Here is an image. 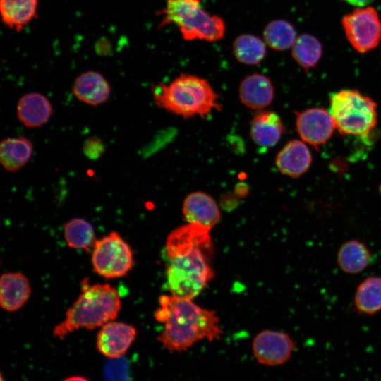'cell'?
Returning <instances> with one entry per match:
<instances>
[{
  "label": "cell",
  "mask_w": 381,
  "mask_h": 381,
  "mask_svg": "<svg viewBox=\"0 0 381 381\" xmlns=\"http://www.w3.org/2000/svg\"><path fill=\"white\" fill-rule=\"evenodd\" d=\"M343 1H346V3L352 6L363 7L372 3L374 0H343Z\"/></svg>",
  "instance_id": "obj_29"
},
{
  "label": "cell",
  "mask_w": 381,
  "mask_h": 381,
  "mask_svg": "<svg viewBox=\"0 0 381 381\" xmlns=\"http://www.w3.org/2000/svg\"><path fill=\"white\" fill-rule=\"evenodd\" d=\"M64 235L70 248L86 251L93 248L97 241L92 224L81 218H73L66 222L64 224Z\"/></svg>",
  "instance_id": "obj_24"
},
{
  "label": "cell",
  "mask_w": 381,
  "mask_h": 381,
  "mask_svg": "<svg viewBox=\"0 0 381 381\" xmlns=\"http://www.w3.org/2000/svg\"><path fill=\"white\" fill-rule=\"evenodd\" d=\"M182 212L188 223L200 224L210 229L214 226L221 217L216 201L202 191L190 193L185 198Z\"/></svg>",
  "instance_id": "obj_12"
},
{
  "label": "cell",
  "mask_w": 381,
  "mask_h": 381,
  "mask_svg": "<svg viewBox=\"0 0 381 381\" xmlns=\"http://www.w3.org/2000/svg\"><path fill=\"white\" fill-rule=\"evenodd\" d=\"M39 0H0L1 22L8 28L20 32L37 16Z\"/></svg>",
  "instance_id": "obj_19"
},
{
  "label": "cell",
  "mask_w": 381,
  "mask_h": 381,
  "mask_svg": "<svg viewBox=\"0 0 381 381\" xmlns=\"http://www.w3.org/2000/svg\"><path fill=\"white\" fill-rule=\"evenodd\" d=\"M73 92L80 101L96 107L107 102L111 94V87L100 73L87 71L75 78Z\"/></svg>",
  "instance_id": "obj_14"
},
{
  "label": "cell",
  "mask_w": 381,
  "mask_h": 381,
  "mask_svg": "<svg viewBox=\"0 0 381 381\" xmlns=\"http://www.w3.org/2000/svg\"><path fill=\"white\" fill-rule=\"evenodd\" d=\"M137 334L136 329L128 324L109 321L101 327L97 335V350L109 358L123 356Z\"/></svg>",
  "instance_id": "obj_11"
},
{
  "label": "cell",
  "mask_w": 381,
  "mask_h": 381,
  "mask_svg": "<svg viewBox=\"0 0 381 381\" xmlns=\"http://www.w3.org/2000/svg\"><path fill=\"white\" fill-rule=\"evenodd\" d=\"M296 38L295 28L284 20H272L263 31L265 44L276 51H284L292 47Z\"/></svg>",
  "instance_id": "obj_25"
},
{
  "label": "cell",
  "mask_w": 381,
  "mask_h": 381,
  "mask_svg": "<svg viewBox=\"0 0 381 381\" xmlns=\"http://www.w3.org/2000/svg\"><path fill=\"white\" fill-rule=\"evenodd\" d=\"M152 92L159 107L185 119L205 118L222 108L210 83L195 75L181 73L169 84H153Z\"/></svg>",
  "instance_id": "obj_4"
},
{
  "label": "cell",
  "mask_w": 381,
  "mask_h": 381,
  "mask_svg": "<svg viewBox=\"0 0 381 381\" xmlns=\"http://www.w3.org/2000/svg\"><path fill=\"white\" fill-rule=\"evenodd\" d=\"M380 381H381V380H380Z\"/></svg>",
  "instance_id": "obj_32"
},
{
  "label": "cell",
  "mask_w": 381,
  "mask_h": 381,
  "mask_svg": "<svg viewBox=\"0 0 381 381\" xmlns=\"http://www.w3.org/2000/svg\"><path fill=\"white\" fill-rule=\"evenodd\" d=\"M63 381H89V380L83 376H71V377L66 378Z\"/></svg>",
  "instance_id": "obj_30"
},
{
  "label": "cell",
  "mask_w": 381,
  "mask_h": 381,
  "mask_svg": "<svg viewBox=\"0 0 381 381\" xmlns=\"http://www.w3.org/2000/svg\"><path fill=\"white\" fill-rule=\"evenodd\" d=\"M31 294L28 279L20 272H6L0 280V303L8 312L20 309Z\"/></svg>",
  "instance_id": "obj_17"
},
{
  "label": "cell",
  "mask_w": 381,
  "mask_h": 381,
  "mask_svg": "<svg viewBox=\"0 0 381 381\" xmlns=\"http://www.w3.org/2000/svg\"><path fill=\"white\" fill-rule=\"evenodd\" d=\"M274 90L267 76L253 73L245 77L239 85V98L243 104L253 110H262L273 101Z\"/></svg>",
  "instance_id": "obj_13"
},
{
  "label": "cell",
  "mask_w": 381,
  "mask_h": 381,
  "mask_svg": "<svg viewBox=\"0 0 381 381\" xmlns=\"http://www.w3.org/2000/svg\"><path fill=\"white\" fill-rule=\"evenodd\" d=\"M312 162V155L304 142L293 140L287 143L276 157L279 171L292 178L306 173Z\"/></svg>",
  "instance_id": "obj_15"
},
{
  "label": "cell",
  "mask_w": 381,
  "mask_h": 381,
  "mask_svg": "<svg viewBox=\"0 0 381 381\" xmlns=\"http://www.w3.org/2000/svg\"><path fill=\"white\" fill-rule=\"evenodd\" d=\"M341 24L348 41L359 53L375 49L381 40V20L373 7L353 10L342 18Z\"/></svg>",
  "instance_id": "obj_8"
},
{
  "label": "cell",
  "mask_w": 381,
  "mask_h": 381,
  "mask_svg": "<svg viewBox=\"0 0 381 381\" xmlns=\"http://www.w3.org/2000/svg\"><path fill=\"white\" fill-rule=\"evenodd\" d=\"M233 52L238 62L246 65H256L265 58L266 47L259 37L250 34H242L234 40Z\"/></svg>",
  "instance_id": "obj_23"
},
{
  "label": "cell",
  "mask_w": 381,
  "mask_h": 381,
  "mask_svg": "<svg viewBox=\"0 0 381 381\" xmlns=\"http://www.w3.org/2000/svg\"><path fill=\"white\" fill-rule=\"evenodd\" d=\"M210 230L188 223L169 234L165 245L169 258L166 276L171 295L193 300L214 277L210 265L214 254Z\"/></svg>",
  "instance_id": "obj_1"
},
{
  "label": "cell",
  "mask_w": 381,
  "mask_h": 381,
  "mask_svg": "<svg viewBox=\"0 0 381 381\" xmlns=\"http://www.w3.org/2000/svg\"><path fill=\"white\" fill-rule=\"evenodd\" d=\"M370 259V252L366 245L355 239L342 243L337 255L339 268L350 274H356L365 270Z\"/></svg>",
  "instance_id": "obj_21"
},
{
  "label": "cell",
  "mask_w": 381,
  "mask_h": 381,
  "mask_svg": "<svg viewBox=\"0 0 381 381\" xmlns=\"http://www.w3.org/2000/svg\"><path fill=\"white\" fill-rule=\"evenodd\" d=\"M104 145L97 137L88 138L84 142L83 152L90 159L99 158L104 152Z\"/></svg>",
  "instance_id": "obj_28"
},
{
  "label": "cell",
  "mask_w": 381,
  "mask_h": 381,
  "mask_svg": "<svg viewBox=\"0 0 381 381\" xmlns=\"http://www.w3.org/2000/svg\"><path fill=\"white\" fill-rule=\"evenodd\" d=\"M159 303L155 318L164 324V329L157 339L169 352L186 351L202 339H221L223 331L215 310L171 294L160 296Z\"/></svg>",
  "instance_id": "obj_2"
},
{
  "label": "cell",
  "mask_w": 381,
  "mask_h": 381,
  "mask_svg": "<svg viewBox=\"0 0 381 381\" xmlns=\"http://www.w3.org/2000/svg\"><path fill=\"white\" fill-rule=\"evenodd\" d=\"M284 127L279 115L271 111L256 112L251 121L250 133L253 141L262 147L274 146L282 138Z\"/></svg>",
  "instance_id": "obj_18"
},
{
  "label": "cell",
  "mask_w": 381,
  "mask_h": 381,
  "mask_svg": "<svg viewBox=\"0 0 381 381\" xmlns=\"http://www.w3.org/2000/svg\"><path fill=\"white\" fill-rule=\"evenodd\" d=\"M91 262L94 271L107 279L126 276L134 264L130 246L115 231L95 241Z\"/></svg>",
  "instance_id": "obj_7"
},
{
  "label": "cell",
  "mask_w": 381,
  "mask_h": 381,
  "mask_svg": "<svg viewBox=\"0 0 381 381\" xmlns=\"http://www.w3.org/2000/svg\"><path fill=\"white\" fill-rule=\"evenodd\" d=\"M329 111L336 129L344 135H368L377 124V104L356 90L334 92Z\"/></svg>",
  "instance_id": "obj_6"
},
{
  "label": "cell",
  "mask_w": 381,
  "mask_h": 381,
  "mask_svg": "<svg viewBox=\"0 0 381 381\" xmlns=\"http://www.w3.org/2000/svg\"><path fill=\"white\" fill-rule=\"evenodd\" d=\"M16 113L18 120L26 127L39 128L49 120L53 109L46 96L32 92L19 99Z\"/></svg>",
  "instance_id": "obj_16"
},
{
  "label": "cell",
  "mask_w": 381,
  "mask_h": 381,
  "mask_svg": "<svg viewBox=\"0 0 381 381\" xmlns=\"http://www.w3.org/2000/svg\"><path fill=\"white\" fill-rule=\"evenodd\" d=\"M32 152V143L26 137L6 138L0 144L1 164L8 171H19L30 159Z\"/></svg>",
  "instance_id": "obj_20"
},
{
  "label": "cell",
  "mask_w": 381,
  "mask_h": 381,
  "mask_svg": "<svg viewBox=\"0 0 381 381\" xmlns=\"http://www.w3.org/2000/svg\"><path fill=\"white\" fill-rule=\"evenodd\" d=\"M105 381H130L128 361L121 356L109 358L104 367Z\"/></svg>",
  "instance_id": "obj_27"
},
{
  "label": "cell",
  "mask_w": 381,
  "mask_h": 381,
  "mask_svg": "<svg viewBox=\"0 0 381 381\" xmlns=\"http://www.w3.org/2000/svg\"></svg>",
  "instance_id": "obj_33"
},
{
  "label": "cell",
  "mask_w": 381,
  "mask_h": 381,
  "mask_svg": "<svg viewBox=\"0 0 381 381\" xmlns=\"http://www.w3.org/2000/svg\"><path fill=\"white\" fill-rule=\"evenodd\" d=\"M353 303L361 315H373L381 311V277L369 276L357 286Z\"/></svg>",
  "instance_id": "obj_22"
},
{
  "label": "cell",
  "mask_w": 381,
  "mask_h": 381,
  "mask_svg": "<svg viewBox=\"0 0 381 381\" xmlns=\"http://www.w3.org/2000/svg\"><path fill=\"white\" fill-rule=\"evenodd\" d=\"M159 14L162 16L159 28L173 23L188 41L217 42L225 34L224 20L208 13L200 0H167Z\"/></svg>",
  "instance_id": "obj_5"
},
{
  "label": "cell",
  "mask_w": 381,
  "mask_h": 381,
  "mask_svg": "<svg viewBox=\"0 0 381 381\" xmlns=\"http://www.w3.org/2000/svg\"><path fill=\"white\" fill-rule=\"evenodd\" d=\"M80 294L66 310L64 319L54 328L55 337L64 339L68 334L85 328L94 329L114 320L121 308L117 289L109 284L80 283Z\"/></svg>",
  "instance_id": "obj_3"
},
{
  "label": "cell",
  "mask_w": 381,
  "mask_h": 381,
  "mask_svg": "<svg viewBox=\"0 0 381 381\" xmlns=\"http://www.w3.org/2000/svg\"><path fill=\"white\" fill-rule=\"evenodd\" d=\"M296 126L303 141L313 146L327 143L336 129L329 110L320 107L310 108L298 113Z\"/></svg>",
  "instance_id": "obj_10"
},
{
  "label": "cell",
  "mask_w": 381,
  "mask_h": 381,
  "mask_svg": "<svg viewBox=\"0 0 381 381\" xmlns=\"http://www.w3.org/2000/svg\"><path fill=\"white\" fill-rule=\"evenodd\" d=\"M1 381H4V379H3V377H1Z\"/></svg>",
  "instance_id": "obj_31"
},
{
  "label": "cell",
  "mask_w": 381,
  "mask_h": 381,
  "mask_svg": "<svg viewBox=\"0 0 381 381\" xmlns=\"http://www.w3.org/2000/svg\"><path fill=\"white\" fill-rule=\"evenodd\" d=\"M296 346L293 339L286 333L266 329L258 333L252 343L254 357L258 363L277 366L289 360Z\"/></svg>",
  "instance_id": "obj_9"
},
{
  "label": "cell",
  "mask_w": 381,
  "mask_h": 381,
  "mask_svg": "<svg viewBox=\"0 0 381 381\" xmlns=\"http://www.w3.org/2000/svg\"><path fill=\"white\" fill-rule=\"evenodd\" d=\"M294 59L305 70L314 68L322 54V46L320 41L309 34L298 36L291 50Z\"/></svg>",
  "instance_id": "obj_26"
}]
</instances>
